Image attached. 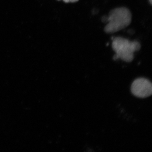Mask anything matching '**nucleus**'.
I'll list each match as a JSON object with an SVG mask.
<instances>
[{"label":"nucleus","instance_id":"nucleus-3","mask_svg":"<svg viewBox=\"0 0 152 152\" xmlns=\"http://www.w3.org/2000/svg\"><path fill=\"white\" fill-rule=\"evenodd\" d=\"M131 91L132 94L137 97L147 98L152 94V83L145 78H139L133 82Z\"/></svg>","mask_w":152,"mask_h":152},{"label":"nucleus","instance_id":"nucleus-6","mask_svg":"<svg viewBox=\"0 0 152 152\" xmlns=\"http://www.w3.org/2000/svg\"><path fill=\"white\" fill-rule=\"evenodd\" d=\"M58 1H60V0H58Z\"/></svg>","mask_w":152,"mask_h":152},{"label":"nucleus","instance_id":"nucleus-4","mask_svg":"<svg viewBox=\"0 0 152 152\" xmlns=\"http://www.w3.org/2000/svg\"><path fill=\"white\" fill-rule=\"evenodd\" d=\"M64 2L68 3L69 2H75L79 1V0H63Z\"/></svg>","mask_w":152,"mask_h":152},{"label":"nucleus","instance_id":"nucleus-1","mask_svg":"<svg viewBox=\"0 0 152 152\" xmlns=\"http://www.w3.org/2000/svg\"><path fill=\"white\" fill-rule=\"evenodd\" d=\"M112 48L115 54L113 57L114 60L118 59L127 62H132L134 58V53L139 50L141 45L138 42L130 41L121 37L113 39Z\"/></svg>","mask_w":152,"mask_h":152},{"label":"nucleus","instance_id":"nucleus-2","mask_svg":"<svg viewBox=\"0 0 152 152\" xmlns=\"http://www.w3.org/2000/svg\"><path fill=\"white\" fill-rule=\"evenodd\" d=\"M132 20V15L128 9L119 7L110 11L107 16V24L104 31L107 34L116 33L128 26Z\"/></svg>","mask_w":152,"mask_h":152},{"label":"nucleus","instance_id":"nucleus-5","mask_svg":"<svg viewBox=\"0 0 152 152\" xmlns=\"http://www.w3.org/2000/svg\"><path fill=\"white\" fill-rule=\"evenodd\" d=\"M150 3H151V4H152V0H149Z\"/></svg>","mask_w":152,"mask_h":152}]
</instances>
